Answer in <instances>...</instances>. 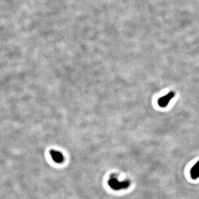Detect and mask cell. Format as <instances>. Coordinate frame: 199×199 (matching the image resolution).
<instances>
[{"mask_svg":"<svg viewBox=\"0 0 199 199\" xmlns=\"http://www.w3.org/2000/svg\"><path fill=\"white\" fill-rule=\"evenodd\" d=\"M108 184L113 190L119 191L120 190L127 189L130 186V182L129 180L119 182L115 176H112L108 181Z\"/></svg>","mask_w":199,"mask_h":199,"instance_id":"obj_1","label":"cell"},{"mask_svg":"<svg viewBox=\"0 0 199 199\" xmlns=\"http://www.w3.org/2000/svg\"><path fill=\"white\" fill-rule=\"evenodd\" d=\"M175 95V93L174 92H170L168 94H167V95L160 97L158 101V105L162 108L166 107L168 105L169 103H170V101L173 98Z\"/></svg>","mask_w":199,"mask_h":199,"instance_id":"obj_2","label":"cell"},{"mask_svg":"<svg viewBox=\"0 0 199 199\" xmlns=\"http://www.w3.org/2000/svg\"><path fill=\"white\" fill-rule=\"evenodd\" d=\"M50 156H51L52 160L56 163H62L64 160V157L62 153L60 151L51 150L50 152Z\"/></svg>","mask_w":199,"mask_h":199,"instance_id":"obj_3","label":"cell"},{"mask_svg":"<svg viewBox=\"0 0 199 199\" xmlns=\"http://www.w3.org/2000/svg\"><path fill=\"white\" fill-rule=\"evenodd\" d=\"M191 177L193 180L199 178V160L197 161L190 170Z\"/></svg>","mask_w":199,"mask_h":199,"instance_id":"obj_4","label":"cell"}]
</instances>
